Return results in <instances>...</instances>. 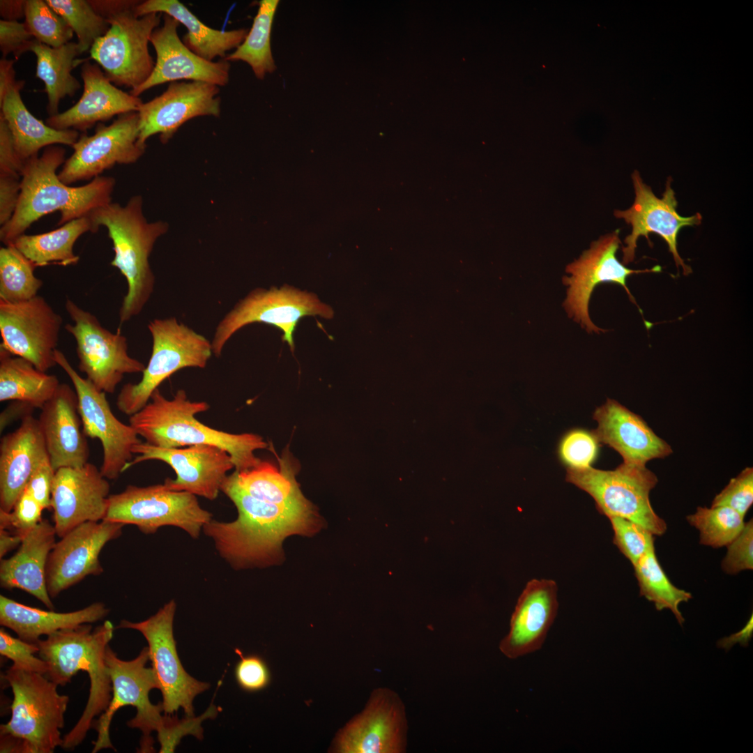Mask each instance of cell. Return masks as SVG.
Wrapping results in <instances>:
<instances>
[{"mask_svg": "<svg viewBox=\"0 0 753 753\" xmlns=\"http://www.w3.org/2000/svg\"><path fill=\"white\" fill-rule=\"evenodd\" d=\"M220 491L234 503L238 517L227 522L212 519L202 531L213 540L220 556L235 569L275 563L285 538L306 534L314 526L309 501L282 505L258 499L245 492L232 474L225 479Z\"/></svg>", "mask_w": 753, "mask_h": 753, "instance_id": "6da1fadb", "label": "cell"}, {"mask_svg": "<svg viewBox=\"0 0 753 753\" xmlns=\"http://www.w3.org/2000/svg\"><path fill=\"white\" fill-rule=\"evenodd\" d=\"M65 156L64 148L52 145L45 148L41 155L24 162L17 207L12 218L0 228V240L5 245L12 244L33 222L49 213L59 211L58 225L61 226L89 216L112 201L114 177L100 176L78 187L63 183L56 170L65 162Z\"/></svg>", "mask_w": 753, "mask_h": 753, "instance_id": "7a4b0ae2", "label": "cell"}, {"mask_svg": "<svg viewBox=\"0 0 753 753\" xmlns=\"http://www.w3.org/2000/svg\"><path fill=\"white\" fill-rule=\"evenodd\" d=\"M114 625L109 621L93 630L91 623L56 631L40 639L38 655L48 666L45 675L58 686L70 683L79 671L90 679L86 707L74 727L63 738L61 747L73 750L84 740L93 718L102 713L112 698V683L107 673L105 653L113 637Z\"/></svg>", "mask_w": 753, "mask_h": 753, "instance_id": "3957f363", "label": "cell"}, {"mask_svg": "<svg viewBox=\"0 0 753 753\" xmlns=\"http://www.w3.org/2000/svg\"><path fill=\"white\" fill-rule=\"evenodd\" d=\"M209 408L204 401L190 400L183 389L178 390L172 400H168L158 388L149 402L130 416L129 424L145 442L155 446L214 445L230 455L235 471H244L257 465L261 459L255 457L254 451L268 448V443L258 434L228 433L211 428L196 418L195 415Z\"/></svg>", "mask_w": 753, "mask_h": 753, "instance_id": "277c9868", "label": "cell"}, {"mask_svg": "<svg viewBox=\"0 0 753 753\" xmlns=\"http://www.w3.org/2000/svg\"><path fill=\"white\" fill-rule=\"evenodd\" d=\"M150 660L149 648L144 647L137 657L129 661L118 657L109 646L105 653L107 673L112 683V698L107 709L95 722L98 733L93 742L92 752L102 749H114L109 737V727L114 713L121 707L134 706L137 714L128 722L131 728L139 729L143 733L142 752H152L153 740L151 733L158 732L161 745L160 752H173L183 736L193 734L195 723L186 717L179 720L176 717H164L162 703L153 705L149 697L153 689H159L158 682L153 668L146 667Z\"/></svg>", "mask_w": 753, "mask_h": 753, "instance_id": "5b68a950", "label": "cell"}, {"mask_svg": "<svg viewBox=\"0 0 753 753\" xmlns=\"http://www.w3.org/2000/svg\"><path fill=\"white\" fill-rule=\"evenodd\" d=\"M89 216L95 232L101 226L107 228L114 252L110 264L121 272L128 284L119 310V321L123 324L142 312L153 291L155 275L149 257L169 226L165 221L146 220L140 195L132 197L125 206L111 201Z\"/></svg>", "mask_w": 753, "mask_h": 753, "instance_id": "8992f818", "label": "cell"}, {"mask_svg": "<svg viewBox=\"0 0 753 753\" xmlns=\"http://www.w3.org/2000/svg\"><path fill=\"white\" fill-rule=\"evenodd\" d=\"M4 678L12 689L11 717L0 726L1 752L52 753L69 702L45 675L11 666Z\"/></svg>", "mask_w": 753, "mask_h": 753, "instance_id": "52a82bcc", "label": "cell"}, {"mask_svg": "<svg viewBox=\"0 0 753 753\" xmlns=\"http://www.w3.org/2000/svg\"><path fill=\"white\" fill-rule=\"evenodd\" d=\"M148 328L153 342L148 365L142 379L125 384L117 397L118 409L130 416L142 409L174 373L185 367L204 368L213 353L208 340L174 317L155 319Z\"/></svg>", "mask_w": 753, "mask_h": 753, "instance_id": "ba28073f", "label": "cell"}, {"mask_svg": "<svg viewBox=\"0 0 753 753\" xmlns=\"http://www.w3.org/2000/svg\"><path fill=\"white\" fill-rule=\"evenodd\" d=\"M565 480L588 493L607 517L629 519L654 535L667 531L665 521L654 511L650 501V492L658 480L646 465L623 462L614 470L567 468Z\"/></svg>", "mask_w": 753, "mask_h": 753, "instance_id": "9c48e42d", "label": "cell"}, {"mask_svg": "<svg viewBox=\"0 0 753 753\" xmlns=\"http://www.w3.org/2000/svg\"><path fill=\"white\" fill-rule=\"evenodd\" d=\"M105 520L136 526L146 534L165 526L178 527L198 538L212 514L199 505L197 496L175 491L164 482L145 487L128 485L110 494Z\"/></svg>", "mask_w": 753, "mask_h": 753, "instance_id": "30bf717a", "label": "cell"}, {"mask_svg": "<svg viewBox=\"0 0 753 753\" xmlns=\"http://www.w3.org/2000/svg\"><path fill=\"white\" fill-rule=\"evenodd\" d=\"M130 9L107 19L109 29L89 50L90 59L102 69L115 86L134 90L151 75L155 62L149 50L153 31L160 26L162 13L137 17Z\"/></svg>", "mask_w": 753, "mask_h": 753, "instance_id": "8fae6325", "label": "cell"}, {"mask_svg": "<svg viewBox=\"0 0 753 753\" xmlns=\"http://www.w3.org/2000/svg\"><path fill=\"white\" fill-rule=\"evenodd\" d=\"M333 314L332 308L313 294L287 285L257 289L241 300L218 324L211 342L213 353L220 356L229 338L252 323H264L280 328L283 332L282 341L287 342L294 351L293 334L301 319L316 315L331 319Z\"/></svg>", "mask_w": 753, "mask_h": 753, "instance_id": "7c38bea8", "label": "cell"}, {"mask_svg": "<svg viewBox=\"0 0 753 753\" xmlns=\"http://www.w3.org/2000/svg\"><path fill=\"white\" fill-rule=\"evenodd\" d=\"M65 308L73 321L65 328L75 340L79 370L98 390L112 393L124 374L143 372L146 366L130 356L120 328L112 333L71 299L66 300Z\"/></svg>", "mask_w": 753, "mask_h": 753, "instance_id": "4fadbf2b", "label": "cell"}, {"mask_svg": "<svg viewBox=\"0 0 753 753\" xmlns=\"http://www.w3.org/2000/svg\"><path fill=\"white\" fill-rule=\"evenodd\" d=\"M176 608L172 600L148 619L137 623L123 620L118 628L136 630L147 641L165 713L171 715L182 708L186 717H192L195 697L210 685L190 676L181 662L173 632Z\"/></svg>", "mask_w": 753, "mask_h": 753, "instance_id": "5bb4252c", "label": "cell"}, {"mask_svg": "<svg viewBox=\"0 0 753 753\" xmlns=\"http://www.w3.org/2000/svg\"><path fill=\"white\" fill-rule=\"evenodd\" d=\"M54 356L77 393L82 431L86 436L98 439L101 443L102 474L108 480H116L132 460L133 448L142 442L139 435L130 424L122 423L114 416L106 393L81 376L60 350L56 349Z\"/></svg>", "mask_w": 753, "mask_h": 753, "instance_id": "9a60e30c", "label": "cell"}, {"mask_svg": "<svg viewBox=\"0 0 753 753\" xmlns=\"http://www.w3.org/2000/svg\"><path fill=\"white\" fill-rule=\"evenodd\" d=\"M137 112L121 114L106 126L99 123L92 135L83 132L73 145L58 176L66 185L93 180L116 165L136 162L146 147L139 143Z\"/></svg>", "mask_w": 753, "mask_h": 753, "instance_id": "2e32d148", "label": "cell"}, {"mask_svg": "<svg viewBox=\"0 0 753 753\" xmlns=\"http://www.w3.org/2000/svg\"><path fill=\"white\" fill-rule=\"evenodd\" d=\"M620 244L619 229H617L593 241L578 259L566 266L565 271L570 276L563 278V284L568 287L563 306L568 316L589 333L605 331L593 323L588 314L590 298L598 285L605 282L621 285L636 303L626 285L627 278L632 274L658 273L662 270L660 266L645 270L625 267L616 257Z\"/></svg>", "mask_w": 753, "mask_h": 753, "instance_id": "e0dca14e", "label": "cell"}, {"mask_svg": "<svg viewBox=\"0 0 753 753\" xmlns=\"http://www.w3.org/2000/svg\"><path fill=\"white\" fill-rule=\"evenodd\" d=\"M61 316L40 296L22 302L0 301V347L43 372L56 365Z\"/></svg>", "mask_w": 753, "mask_h": 753, "instance_id": "ac0fdd59", "label": "cell"}, {"mask_svg": "<svg viewBox=\"0 0 753 753\" xmlns=\"http://www.w3.org/2000/svg\"><path fill=\"white\" fill-rule=\"evenodd\" d=\"M635 192L632 205L624 211L616 210L614 215L623 219L632 227L630 234L624 240L623 247V264L634 261L637 243L640 236H645L648 242L649 234H657L668 245L677 268L681 266L685 275L692 272L680 257L677 249V238L680 230L685 227L699 225L702 216L697 213L689 217L679 215L676 208L678 202L671 188V178L669 177L662 197L659 198L653 192L651 187L644 183L638 171L632 175Z\"/></svg>", "mask_w": 753, "mask_h": 753, "instance_id": "d6986e66", "label": "cell"}, {"mask_svg": "<svg viewBox=\"0 0 753 753\" xmlns=\"http://www.w3.org/2000/svg\"><path fill=\"white\" fill-rule=\"evenodd\" d=\"M137 454L124 468L147 460H159L169 465L176 478L164 483L171 489L189 492L209 500L218 497L227 472L234 469L230 455L224 449L209 444H195L186 448H161L140 442L132 449Z\"/></svg>", "mask_w": 753, "mask_h": 753, "instance_id": "ffe728a7", "label": "cell"}, {"mask_svg": "<svg viewBox=\"0 0 753 753\" xmlns=\"http://www.w3.org/2000/svg\"><path fill=\"white\" fill-rule=\"evenodd\" d=\"M405 706L394 691L375 690L365 709L337 734L334 750L340 753H400L407 745Z\"/></svg>", "mask_w": 753, "mask_h": 753, "instance_id": "44dd1931", "label": "cell"}, {"mask_svg": "<svg viewBox=\"0 0 753 753\" xmlns=\"http://www.w3.org/2000/svg\"><path fill=\"white\" fill-rule=\"evenodd\" d=\"M125 525L108 520L86 522L74 528L55 543L46 568V584L51 598L89 575L103 572L100 552L119 538Z\"/></svg>", "mask_w": 753, "mask_h": 753, "instance_id": "7402d4cb", "label": "cell"}, {"mask_svg": "<svg viewBox=\"0 0 753 753\" xmlns=\"http://www.w3.org/2000/svg\"><path fill=\"white\" fill-rule=\"evenodd\" d=\"M220 86L197 81L171 82L160 96L143 102L139 115V143L159 135L167 144L178 128L190 119L203 116L218 117L221 112Z\"/></svg>", "mask_w": 753, "mask_h": 753, "instance_id": "603a6c76", "label": "cell"}, {"mask_svg": "<svg viewBox=\"0 0 753 753\" xmlns=\"http://www.w3.org/2000/svg\"><path fill=\"white\" fill-rule=\"evenodd\" d=\"M94 464L81 467H61L55 471L51 508L56 535L68 532L86 522H99L106 516L110 485Z\"/></svg>", "mask_w": 753, "mask_h": 753, "instance_id": "cb8c5ba5", "label": "cell"}, {"mask_svg": "<svg viewBox=\"0 0 753 753\" xmlns=\"http://www.w3.org/2000/svg\"><path fill=\"white\" fill-rule=\"evenodd\" d=\"M162 17V25L156 28L150 38L156 53L153 71L142 85L129 93L139 97L159 84L181 80L226 86L229 80V62L225 59L208 61L195 54L178 36L180 23L167 14Z\"/></svg>", "mask_w": 753, "mask_h": 753, "instance_id": "d4e9b609", "label": "cell"}, {"mask_svg": "<svg viewBox=\"0 0 753 753\" xmlns=\"http://www.w3.org/2000/svg\"><path fill=\"white\" fill-rule=\"evenodd\" d=\"M84 91L79 100L63 112L49 116L45 123L56 130L86 131L114 116L138 112L142 100L116 87L99 65L86 60L81 67Z\"/></svg>", "mask_w": 753, "mask_h": 753, "instance_id": "484cf974", "label": "cell"}, {"mask_svg": "<svg viewBox=\"0 0 753 753\" xmlns=\"http://www.w3.org/2000/svg\"><path fill=\"white\" fill-rule=\"evenodd\" d=\"M557 585L554 580L529 581L518 598L512 614L510 630L499 644L510 659L539 650L557 614Z\"/></svg>", "mask_w": 753, "mask_h": 753, "instance_id": "4316f807", "label": "cell"}, {"mask_svg": "<svg viewBox=\"0 0 753 753\" xmlns=\"http://www.w3.org/2000/svg\"><path fill=\"white\" fill-rule=\"evenodd\" d=\"M598 427L593 430L600 443L617 451L623 462L646 465L654 459L673 452L671 446L659 437L639 415L612 399L593 413Z\"/></svg>", "mask_w": 753, "mask_h": 753, "instance_id": "83f0119b", "label": "cell"}, {"mask_svg": "<svg viewBox=\"0 0 753 753\" xmlns=\"http://www.w3.org/2000/svg\"><path fill=\"white\" fill-rule=\"evenodd\" d=\"M38 423L50 462L55 471L81 467L88 462L89 448L81 429L77 393L60 383L52 397L40 409Z\"/></svg>", "mask_w": 753, "mask_h": 753, "instance_id": "f1b7e54d", "label": "cell"}, {"mask_svg": "<svg viewBox=\"0 0 753 753\" xmlns=\"http://www.w3.org/2000/svg\"><path fill=\"white\" fill-rule=\"evenodd\" d=\"M38 420L31 414L0 441V510L12 511L33 472L48 457Z\"/></svg>", "mask_w": 753, "mask_h": 753, "instance_id": "f546056e", "label": "cell"}, {"mask_svg": "<svg viewBox=\"0 0 753 753\" xmlns=\"http://www.w3.org/2000/svg\"><path fill=\"white\" fill-rule=\"evenodd\" d=\"M56 530L43 519L26 533L17 552L1 559L0 584L6 589L19 588L34 596L48 609H54L46 584L49 555L55 545Z\"/></svg>", "mask_w": 753, "mask_h": 753, "instance_id": "4dcf8cb0", "label": "cell"}, {"mask_svg": "<svg viewBox=\"0 0 753 753\" xmlns=\"http://www.w3.org/2000/svg\"><path fill=\"white\" fill-rule=\"evenodd\" d=\"M109 610L102 602H94L77 611H45L0 595V624L14 631L26 642L36 644L43 635L103 619Z\"/></svg>", "mask_w": 753, "mask_h": 753, "instance_id": "1f68e13d", "label": "cell"}, {"mask_svg": "<svg viewBox=\"0 0 753 753\" xmlns=\"http://www.w3.org/2000/svg\"><path fill=\"white\" fill-rule=\"evenodd\" d=\"M137 17L152 13L167 14L187 29L183 43L201 58L213 61L217 57L224 59L227 52L236 49L246 38L248 30L239 29L222 31L204 24L183 3L178 0L141 1L135 8Z\"/></svg>", "mask_w": 753, "mask_h": 753, "instance_id": "d6a6232c", "label": "cell"}, {"mask_svg": "<svg viewBox=\"0 0 753 753\" xmlns=\"http://www.w3.org/2000/svg\"><path fill=\"white\" fill-rule=\"evenodd\" d=\"M24 84V80H17L0 104V114L8 124L20 160L24 162L49 146L59 144L73 146L79 137V132L56 130L36 118L22 99L20 91Z\"/></svg>", "mask_w": 753, "mask_h": 753, "instance_id": "836d02e7", "label": "cell"}, {"mask_svg": "<svg viewBox=\"0 0 753 753\" xmlns=\"http://www.w3.org/2000/svg\"><path fill=\"white\" fill-rule=\"evenodd\" d=\"M59 385L55 375L0 347V402L19 401L41 409Z\"/></svg>", "mask_w": 753, "mask_h": 753, "instance_id": "e575fe53", "label": "cell"}, {"mask_svg": "<svg viewBox=\"0 0 753 753\" xmlns=\"http://www.w3.org/2000/svg\"><path fill=\"white\" fill-rule=\"evenodd\" d=\"M29 51L36 56V77L45 84L49 116L59 114V106L66 96L73 97L80 89L78 79L72 75L75 58L81 54L77 43L69 42L52 47L36 39Z\"/></svg>", "mask_w": 753, "mask_h": 753, "instance_id": "d590c367", "label": "cell"}, {"mask_svg": "<svg viewBox=\"0 0 753 753\" xmlns=\"http://www.w3.org/2000/svg\"><path fill=\"white\" fill-rule=\"evenodd\" d=\"M87 232L96 233L89 216L70 221L59 228L43 234H22L12 243L36 267L56 263L66 266L79 261L73 247L77 239Z\"/></svg>", "mask_w": 753, "mask_h": 753, "instance_id": "8d00e7d4", "label": "cell"}, {"mask_svg": "<svg viewBox=\"0 0 753 753\" xmlns=\"http://www.w3.org/2000/svg\"><path fill=\"white\" fill-rule=\"evenodd\" d=\"M280 469L268 462L232 473L238 485L258 499L282 505L303 504L308 501L302 494L295 479L294 469L288 457L279 459Z\"/></svg>", "mask_w": 753, "mask_h": 753, "instance_id": "74e56055", "label": "cell"}, {"mask_svg": "<svg viewBox=\"0 0 753 753\" xmlns=\"http://www.w3.org/2000/svg\"><path fill=\"white\" fill-rule=\"evenodd\" d=\"M279 0H261L250 30L243 42L225 59L227 61H242L252 68L259 79L276 69L271 46L273 18Z\"/></svg>", "mask_w": 753, "mask_h": 753, "instance_id": "f35d334b", "label": "cell"}, {"mask_svg": "<svg viewBox=\"0 0 753 753\" xmlns=\"http://www.w3.org/2000/svg\"><path fill=\"white\" fill-rule=\"evenodd\" d=\"M639 587V595L653 602L657 611L669 609L683 626L685 618L678 609L680 603L692 598L690 592L675 586L661 567L655 546L650 548L633 565Z\"/></svg>", "mask_w": 753, "mask_h": 753, "instance_id": "ab89813d", "label": "cell"}, {"mask_svg": "<svg viewBox=\"0 0 753 753\" xmlns=\"http://www.w3.org/2000/svg\"><path fill=\"white\" fill-rule=\"evenodd\" d=\"M36 265L14 245L0 248V301L18 303L38 296L43 284L35 276Z\"/></svg>", "mask_w": 753, "mask_h": 753, "instance_id": "60d3db41", "label": "cell"}, {"mask_svg": "<svg viewBox=\"0 0 753 753\" xmlns=\"http://www.w3.org/2000/svg\"><path fill=\"white\" fill-rule=\"evenodd\" d=\"M699 532V543L713 548L727 546L743 529L744 517L728 506L698 507L686 517Z\"/></svg>", "mask_w": 753, "mask_h": 753, "instance_id": "b9f144b4", "label": "cell"}, {"mask_svg": "<svg viewBox=\"0 0 753 753\" xmlns=\"http://www.w3.org/2000/svg\"><path fill=\"white\" fill-rule=\"evenodd\" d=\"M45 1L76 34L80 54L90 50L95 41L109 29L107 20L94 11L88 0Z\"/></svg>", "mask_w": 753, "mask_h": 753, "instance_id": "7bdbcfd3", "label": "cell"}, {"mask_svg": "<svg viewBox=\"0 0 753 753\" xmlns=\"http://www.w3.org/2000/svg\"><path fill=\"white\" fill-rule=\"evenodd\" d=\"M24 23L34 38L52 47L70 42L74 32L66 20L43 0H26Z\"/></svg>", "mask_w": 753, "mask_h": 753, "instance_id": "ee69618b", "label": "cell"}, {"mask_svg": "<svg viewBox=\"0 0 753 753\" xmlns=\"http://www.w3.org/2000/svg\"><path fill=\"white\" fill-rule=\"evenodd\" d=\"M599 441L593 431L574 429L566 433L558 446V456L568 469L591 467L598 457Z\"/></svg>", "mask_w": 753, "mask_h": 753, "instance_id": "f6af8a7d", "label": "cell"}, {"mask_svg": "<svg viewBox=\"0 0 753 753\" xmlns=\"http://www.w3.org/2000/svg\"><path fill=\"white\" fill-rule=\"evenodd\" d=\"M614 531V543L632 565L654 546V535L642 526L629 519L608 517Z\"/></svg>", "mask_w": 753, "mask_h": 753, "instance_id": "bcb514c9", "label": "cell"}, {"mask_svg": "<svg viewBox=\"0 0 753 753\" xmlns=\"http://www.w3.org/2000/svg\"><path fill=\"white\" fill-rule=\"evenodd\" d=\"M45 508L25 488L10 512L0 510V528L24 536L37 526Z\"/></svg>", "mask_w": 753, "mask_h": 753, "instance_id": "7dc6e473", "label": "cell"}, {"mask_svg": "<svg viewBox=\"0 0 753 753\" xmlns=\"http://www.w3.org/2000/svg\"><path fill=\"white\" fill-rule=\"evenodd\" d=\"M40 648L37 644L29 643L9 634L3 628L0 629V653L11 660L13 666L29 671L45 675L48 671L47 663L40 657L34 656Z\"/></svg>", "mask_w": 753, "mask_h": 753, "instance_id": "c3c4849f", "label": "cell"}, {"mask_svg": "<svg viewBox=\"0 0 753 753\" xmlns=\"http://www.w3.org/2000/svg\"><path fill=\"white\" fill-rule=\"evenodd\" d=\"M753 503V469L746 467L715 496L711 506H728L745 517Z\"/></svg>", "mask_w": 753, "mask_h": 753, "instance_id": "681fc988", "label": "cell"}, {"mask_svg": "<svg viewBox=\"0 0 753 753\" xmlns=\"http://www.w3.org/2000/svg\"><path fill=\"white\" fill-rule=\"evenodd\" d=\"M722 569L729 575L753 569V521L745 522L738 535L727 545Z\"/></svg>", "mask_w": 753, "mask_h": 753, "instance_id": "f907efd6", "label": "cell"}, {"mask_svg": "<svg viewBox=\"0 0 753 753\" xmlns=\"http://www.w3.org/2000/svg\"><path fill=\"white\" fill-rule=\"evenodd\" d=\"M235 677L238 685L248 692L264 689L271 680L266 663L257 655L241 657L235 667Z\"/></svg>", "mask_w": 753, "mask_h": 753, "instance_id": "816d5d0a", "label": "cell"}, {"mask_svg": "<svg viewBox=\"0 0 753 753\" xmlns=\"http://www.w3.org/2000/svg\"><path fill=\"white\" fill-rule=\"evenodd\" d=\"M34 40L24 22L0 20V50L3 58L12 53L17 60L29 51Z\"/></svg>", "mask_w": 753, "mask_h": 753, "instance_id": "f5cc1de1", "label": "cell"}, {"mask_svg": "<svg viewBox=\"0 0 753 753\" xmlns=\"http://www.w3.org/2000/svg\"><path fill=\"white\" fill-rule=\"evenodd\" d=\"M55 470L50 457L43 460L33 472L26 489L45 509L51 508V495Z\"/></svg>", "mask_w": 753, "mask_h": 753, "instance_id": "db71d44e", "label": "cell"}, {"mask_svg": "<svg viewBox=\"0 0 753 753\" xmlns=\"http://www.w3.org/2000/svg\"><path fill=\"white\" fill-rule=\"evenodd\" d=\"M21 191V176L0 172V225L13 217L18 205Z\"/></svg>", "mask_w": 753, "mask_h": 753, "instance_id": "11a10c76", "label": "cell"}, {"mask_svg": "<svg viewBox=\"0 0 753 753\" xmlns=\"http://www.w3.org/2000/svg\"><path fill=\"white\" fill-rule=\"evenodd\" d=\"M24 162L15 149L11 132L0 114V172L22 176Z\"/></svg>", "mask_w": 753, "mask_h": 753, "instance_id": "9f6ffc18", "label": "cell"}, {"mask_svg": "<svg viewBox=\"0 0 753 753\" xmlns=\"http://www.w3.org/2000/svg\"><path fill=\"white\" fill-rule=\"evenodd\" d=\"M140 1L137 0H88L94 11L106 20L123 11L135 9Z\"/></svg>", "mask_w": 753, "mask_h": 753, "instance_id": "6f0895ef", "label": "cell"}, {"mask_svg": "<svg viewBox=\"0 0 753 753\" xmlns=\"http://www.w3.org/2000/svg\"><path fill=\"white\" fill-rule=\"evenodd\" d=\"M753 636V614L746 625L738 632L725 637L717 641V646L729 651L735 644H739L743 647H747Z\"/></svg>", "mask_w": 753, "mask_h": 753, "instance_id": "680465c9", "label": "cell"}, {"mask_svg": "<svg viewBox=\"0 0 753 753\" xmlns=\"http://www.w3.org/2000/svg\"><path fill=\"white\" fill-rule=\"evenodd\" d=\"M16 59L2 58L0 60V104L10 88L17 82L14 63Z\"/></svg>", "mask_w": 753, "mask_h": 753, "instance_id": "91938a15", "label": "cell"}, {"mask_svg": "<svg viewBox=\"0 0 753 753\" xmlns=\"http://www.w3.org/2000/svg\"><path fill=\"white\" fill-rule=\"evenodd\" d=\"M26 0H1L0 15L3 20L18 21L25 15Z\"/></svg>", "mask_w": 753, "mask_h": 753, "instance_id": "94428289", "label": "cell"}, {"mask_svg": "<svg viewBox=\"0 0 753 753\" xmlns=\"http://www.w3.org/2000/svg\"><path fill=\"white\" fill-rule=\"evenodd\" d=\"M23 538L20 535L0 528V558H2L10 551L20 545Z\"/></svg>", "mask_w": 753, "mask_h": 753, "instance_id": "6125c7cd", "label": "cell"}]
</instances>
